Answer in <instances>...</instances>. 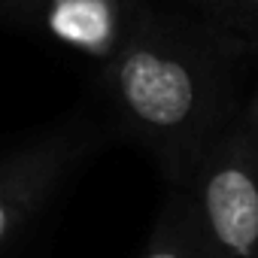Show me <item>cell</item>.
I'll list each match as a JSON object with an SVG mask.
<instances>
[{"instance_id":"1","label":"cell","mask_w":258,"mask_h":258,"mask_svg":"<svg viewBox=\"0 0 258 258\" xmlns=\"http://www.w3.org/2000/svg\"><path fill=\"white\" fill-rule=\"evenodd\" d=\"M234 46L210 25H188L137 0L106 61V88L121 127L185 188L207 146L234 112L228 61Z\"/></svg>"},{"instance_id":"2","label":"cell","mask_w":258,"mask_h":258,"mask_svg":"<svg viewBox=\"0 0 258 258\" xmlns=\"http://www.w3.org/2000/svg\"><path fill=\"white\" fill-rule=\"evenodd\" d=\"M182 191L204 258H258V137L243 112L228 115Z\"/></svg>"},{"instance_id":"3","label":"cell","mask_w":258,"mask_h":258,"mask_svg":"<svg viewBox=\"0 0 258 258\" xmlns=\"http://www.w3.org/2000/svg\"><path fill=\"white\" fill-rule=\"evenodd\" d=\"M97 137L88 118L73 115L0 152V249L49 204Z\"/></svg>"},{"instance_id":"4","label":"cell","mask_w":258,"mask_h":258,"mask_svg":"<svg viewBox=\"0 0 258 258\" xmlns=\"http://www.w3.org/2000/svg\"><path fill=\"white\" fill-rule=\"evenodd\" d=\"M134 4L137 0H37L31 19H40L55 40L106 64L124 37Z\"/></svg>"},{"instance_id":"5","label":"cell","mask_w":258,"mask_h":258,"mask_svg":"<svg viewBox=\"0 0 258 258\" xmlns=\"http://www.w3.org/2000/svg\"><path fill=\"white\" fill-rule=\"evenodd\" d=\"M140 258H204L195 213L182 188H167V198Z\"/></svg>"},{"instance_id":"6","label":"cell","mask_w":258,"mask_h":258,"mask_svg":"<svg viewBox=\"0 0 258 258\" xmlns=\"http://www.w3.org/2000/svg\"><path fill=\"white\" fill-rule=\"evenodd\" d=\"M207 16L210 25L222 40L231 46L258 43V0H191Z\"/></svg>"},{"instance_id":"7","label":"cell","mask_w":258,"mask_h":258,"mask_svg":"<svg viewBox=\"0 0 258 258\" xmlns=\"http://www.w3.org/2000/svg\"><path fill=\"white\" fill-rule=\"evenodd\" d=\"M34 10H37V0H0V13H16V16L31 19Z\"/></svg>"},{"instance_id":"8","label":"cell","mask_w":258,"mask_h":258,"mask_svg":"<svg viewBox=\"0 0 258 258\" xmlns=\"http://www.w3.org/2000/svg\"><path fill=\"white\" fill-rule=\"evenodd\" d=\"M243 115H246V121H249V127L255 131V137H258V88L252 91V97H249V103H246V109H243Z\"/></svg>"}]
</instances>
